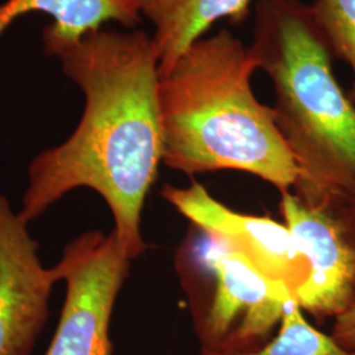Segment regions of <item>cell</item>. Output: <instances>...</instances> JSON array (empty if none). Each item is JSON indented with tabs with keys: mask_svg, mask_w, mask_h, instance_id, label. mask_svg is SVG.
<instances>
[{
	"mask_svg": "<svg viewBox=\"0 0 355 355\" xmlns=\"http://www.w3.org/2000/svg\"><path fill=\"white\" fill-rule=\"evenodd\" d=\"M130 261L114 232H86L64 246L53 268L66 297L45 355H112L110 324Z\"/></svg>",
	"mask_w": 355,
	"mask_h": 355,
	"instance_id": "obj_6",
	"label": "cell"
},
{
	"mask_svg": "<svg viewBox=\"0 0 355 355\" xmlns=\"http://www.w3.org/2000/svg\"><path fill=\"white\" fill-rule=\"evenodd\" d=\"M311 8L333 57L353 71L349 98L355 105V0H315Z\"/></svg>",
	"mask_w": 355,
	"mask_h": 355,
	"instance_id": "obj_12",
	"label": "cell"
},
{
	"mask_svg": "<svg viewBox=\"0 0 355 355\" xmlns=\"http://www.w3.org/2000/svg\"><path fill=\"white\" fill-rule=\"evenodd\" d=\"M28 12L51 16L53 23L42 32L44 49L49 55L102 29L105 23L135 28L142 20L132 0H8L0 4V35L16 17Z\"/></svg>",
	"mask_w": 355,
	"mask_h": 355,
	"instance_id": "obj_10",
	"label": "cell"
},
{
	"mask_svg": "<svg viewBox=\"0 0 355 355\" xmlns=\"http://www.w3.org/2000/svg\"><path fill=\"white\" fill-rule=\"evenodd\" d=\"M330 336L346 352L355 354V305L334 318Z\"/></svg>",
	"mask_w": 355,
	"mask_h": 355,
	"instance_id": "obj_13",
	"label": "cell"
},
{
	"mask_svg": "<svg viewBox=\"0 0 355 355\" xmlns=\"http://www.w3.org/2000/svg\"><path fill=\"white\" fill-rule=\"evenodd\" d=\"M161 196L192 225L228 243L266 277L284 284L293 297L304 284L308 261L286 224L237 212L196 180L187 187L165 184Z\"/></svg>",
	"mask_w": 355,
	"mask_h": 355,
	"instance_id": "obj_7",
	"label": "cell"
},
{
	"mask_svg": "<svg viewBox=\"0 0 355 355\" xmlns=\"http://www.w3.org/2000/svg\"><path fill=\"white\" fill-rule=\"evenodd\" d=\"M154 26L153 41L159 58V76L167 74L193 42L211 26L227 19L241 24L253 0H132Z\"/></svg>",
	"mask_w": 355,
	"mask_h": 355,
	"instance_id": "obj_9",
	"label": "cell"
},
{
	"mask_svg": "<svg viewBox=\"0 0 355 355\" xmlns=\"http://www.w3.org/2000/svg\"><path fill=\"white\" fill-rule=\"evenodd\" d=\"M280 212L309 266L296 303L318 321L338 318L355 305V199L340 191L313 200L286 192Z\"/></svg>",
	"mask_w": 355,
	"mask_h": 355,
	"instance_id": "obj_5",
	"label": "cell"
},
{
	"mask_svg": "<svg viewBox=\"0 0 355 355\" xmlns=\"http://www.w3.org/2000/svg\"><path fill=\"white\" fill-rule=\"evenodd\" d=\"M253 51L228 29L193 42L161 76L159 114L167 167L189 177L237 170L291 192L297 167L271 107L252 89Z\"/></svg>",
	"mask_w": 355,
	"mask_h": 355,
	"instance_id": "obj_2",
	"label": "cell"
},
{
	"mask_svg": "<svg viewBox=\"0 0 355 355\" xmlns=\"http://www.w3.org/2000/svg\"><path fill=\"white\" fill-rule=\"evenodd\" d=\"M250 49L274 86V120L297 167L295 195L313 200L340 191L355 199V105L311 6L258 0Z\"/></svg>",
	"mask_w": 355,
	"mask_h": 355,
	"instance_id": "obj_3",
	"label": "cell"
},
{
	"mask_svg": "<svg viewBox=\"0 0 355 355\" xmlns=\"http://www.w3.org/2000/svg\"><path fill=\"white\" fill-rule=\"evenodd\" d=\"M38 242L0 190V355H31L49 318L58 283L42 266Z\"/></svg>",
	"mask_w": 355,
	"mask_h": 355,
	"instance_id": "obj_8",
	"label": "cell"
},
{
	"mask_svg": "<svg viewBox=\"0 0 355 355\" xmlns=\"http://www.w3.org/2000/svg\"><path fill=\"white\" fill-rule=\"evenodd\" d=\"M175 268L200 350L241 353L263 346L295 299L284 284L195 225L177 250Z\"/></svg>",
	"mask_w": 355,
	"mask_h": 355,
	"instance_id": "obj_4",
	"label": "cell"
},
{
	"mask_svg": "<svg viewBox=\"0 0 355 355\" xmlns=\"http://www.w3.org/2000/svg\"><path fill=\"white\" fill-rule=\"evenodd\" d=\"M200 355H355L346 352L330 334L315 328L300 306L291 299L284 309L277 333L263 346L241 353H214L200 350Z\"/></svg>",
	"mask_w": 355,
	"mask_h": 355,
	"instance_id": "obj_11",
	"label": "cell"
},
{
	"mask_svg": "<svg viewBox=\"0 0 355 355\" xmlns=\"http://www.w3.org/2000/svg\"><path fill=\"white\" fill-rule=\"evenodd\" d=\"M86 104L73 135L28 167L19 216L26 224L76 189L98 192L130 259L148 250L141 215L164 158L159 58L145 32L95 31L57 51Z\"/></svg>",
	"mask_w": 355,
	"mask_h": 355,
	"instance_id": "obj_1",
	"label": "cell"
}]
</instances>
